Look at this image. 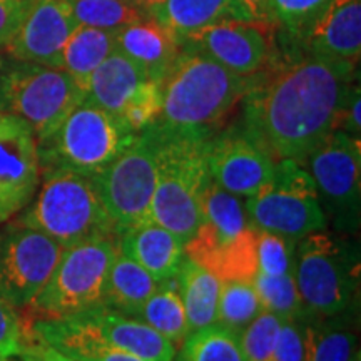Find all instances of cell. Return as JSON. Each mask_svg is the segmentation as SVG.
<instances>
[{"label": "cell", "instance_id": "obj_1", "mask_svg": "<svg viewBox=\"0 0 361 361\" xmlns=\"http://www.w3.org/2000/svg\"><path fill=\"white\" fill-rule=\"evenodd\" d=\"M356 75L355 62L295 49L276 67H263L252 75L238 128L274 161L293 159L303 166L338 128Z\"/></svg>", "mask_w": 361, "mask_h": 361}, {"label": "cell", "instance_id": "obj_2", "mask_svg": "<svg viewBox=\"0 0 361 361\" xmlns=\"http://www.w3.org/2000/svg\"><path fill=\"white\" fill-rule=\"evenodd\" d=\"M251 78L234 74L200 52L180 49L161 82L157 123L173 130L214 134L216 126L241 104Z\"/></svg>", "mask_w": 361, "mask_h": 361}, {"label": "cell", "instance_id": "obj_3", "mask_svg": "<svg viewBox=\"0 0 361 361\" xmlns=\"http://www.w3.org/2000/svg\"><path fill=\"white\" fill-rule=\"evenodd\" d=\"M40 188L20 211V224L51 236L62 247L101 238H117L94 176L69 169L40 173Z\"/></svg>", "mask_w": 361, "mask_h": 361}, {"label": "cell", "instance_id": "obj_4", "mask_svg": "<svg viewBox=\"0 0 361 361\" xmlns=\"http://www.w3.org/2000/svg\"><path fill=\"white\" fill-rule=\"evenodd\" d=\"M159 128L161 149L149 221L173 231L186 245L202 221L201 196L211 179L206 151L213 134Z\"/></svg>", "mask_w": 361, "mask_h": 361}, {"label": "cell", "instance_id": "obj_5", "mask_svg": "<svg viewBox=\"0 0 361 361\" xmlns=\"http://www.w3.org/2000/svg\"><path fill=\"white\" fill-rule=\"evenodd\" d=\"M135 135L121 117L84 99L47 137L37 141L40 173L69 169L96 176L123 154Z\"/></svg>", "mask_w": 361, "mask_h": 361}, {"label": "cell", "instance_id": "obj_6", "mask_svg": "<svg viewBox=\"0 0 361 361\" xmlns=\"http://www.w3.org/2000/svg\"><path fill=\"white\" fill-rule=\"evenodd\" d=\"M295 279L311 318L345 313L358 293V245L324 229L308 234L296 243Z\"/></svg>", "mask_w": 361, "mask_h": 361}, {"label": "cell", "instance_id": "obj_7", "mask_svg": "<svg viewBox=\"0 0 361 361\" xmlns=\"http://www.w3.org/2000/svg\"><path fill=\"white\" fill-rule=\"evenodd\" d=\"M84 97L79 84L59 67L17 61L0 74V112L25 121L37 141L47 137Z\"/></svg>", "mask_w": 361, "mask_h": 361}, {"label": "cell", "instance_id": "obj_8", "mask_svg": "<svg viewBox=\"0 0 361 361\" xmlns=\"http://www.w3.org/2000/svg\"><path fill=\"white\" fill-rule=\"evenodd\" d=\"M245 206L252 228L293 241L326 229L328 224L313 178L305 166L293 159L274 162L268 184L246 197Z\"/></svg>", "mask_w": 361, "mask_h": 361}, {"label": "cell", "instance_id": "obj_9", "mask_svg": "<svg viewBox=\"0 0 361 361\" xmlns=\"http://www.w3.org/2000/svg\"><path fill=\"white\" fill-rule=\"evenodd\" d=\"M117 238H101L66 247L42 291L27 310L37 318H62L102 303Z\"/></svg>", "mask_w": 361, "mask_h": 361}, {"label": "cell", "instance_id": "obj_10", "mask_svg": "<svg viewBox=\"0 0 361 361\" xmlns=\"http://www.w3.org/2000/svg\"><path fill=\"white\" fill-rule=\"evenodd\" d=\"M161 128L152 123L102 173L94 176L117 236L149 221L156 189Z\"/></svg>", "mask_w": 361, "mask_h": 361}, {"label": "cell", "instance_id": "obj_11", "mask_svg": "<svg viewBox=\"0 0 361 361\" xmlns=\"http://www.w3.org/2000/svg\"><path fill=\"white\" fill-rule=\"evenodd\" d=\"M326 221L340 233H355L361 216V141L335 129L306 157Z\"/></svg>", "mask_w": 361, "mask_h": 361}, {"label": "cell", "instance_id": "obj_12", "mask_svg": "<svg viewBox=\"0 0 361 361\" xmlns=\"http://www.w3.org/2000/svg\"><path fill=\"white\" fill-rule=\"evenodd\" d=\"M64 247L56 239L20 224L17 219L0 228V283L16 310H27L61 259Z\"/></svg>", "mask_w": 361, "mask_h": 361}, {"label": "cell", "instance_id": "obj_13", "mask_svg": "<svg viewBox=\"0 0 361 361\" xmlns=\"http://www.w3.org/2000/svg\"><path fill=\"white\" fill-rule=\"evenodd\" d=\"M39 183L34 130L20 117L0 112V226L32 201Z\"/></svg>", "mask_w": 361, "mask_h": 361}, {"label": "cell", "instance_id": "obj_14", "mask_svg": "<svg viewBox=\"0 0 361 361\" xmlns=\"http://www.w3.org/2000/svg\"><path fill=\"white\" fill-rule=\"evenodd\" d=\"M268 24L255 20H221L197 30L180 49L200 52L243 78L258 74L271 61Z\"/></svg>", "mask_w": 361, "mask_h": 361}, {"label": "cell", "instance_id": "obj_15", "mask_svg": "<svg viewBox=\"0 0 361 361\" xmlns=\"http://www.w3.org/2000/svg\"><path fill=\"white\" fill-rule=\"evenodd\" d=\"M206 162L209 178L218 186L246 200L268 184L276 161L264 147L234 126L226 133L211 135Z\"/></svg>", "mask_w": 361, "mask_h": 361}, {"label": "cell", "instance_id": "obj_16", "mask_svg": "<svg viewBox=\"0 0 361 361\" xmlns=\"http://www.w3.org/2000/svg\"><path fill=\"white\" fill-rule=\"evenodd\" d=\"M78 25L69 0H30L6 47L16 61L59 67L67 39Z\"/></svg>", "mask_w": 361, "mask_h": 361}, {"label": "cell", "instance_id": "obj_17", "mask_svg": "<svg viewBox=\"0 0 361 361\" xmlns=\"http://www.w3.org/2000/svg\"><path fill=\"white\" fill-rule=\"evenodd\" d=\"M24 335L34 336L59 353L78 361H144L104 340L85 311L62 318H37L24 323Z\"/></svg>", "mask_w": 361, "mask_h": 361}, {"label": "cell", "instance_id": "obj_18", "mask_svg": "<svg viewBox=\"0 0 361 361\" xmlns=\"http://www.w3.org/2000/svg\"><path fill=\"white\" fill-rule=\"evenodd\" d=\"M298 51L358 64L361 54V0H333L301 37Z\"/></svg>", "mask_w": 361, "mask_h": 361}, {"label": "cell", "instance_id": "obj_19", "mask_svg": "<svg viewBox=\"0 0 361 361\" xmlns=\"http://www.w3.org/2000/svg\"><path fill=\"white\" fill-rule=\"evenodd\" d=\"M117 247L142 266L157 283L174 278L186 256L183 239L152 221L121 233Z\"/></svg>", "mask_w": 361, "mask_h": 361}, {"label": "cell", "instance_id": "obj_20", "mask_svg": "<svg viewBox=\"0 0 361 361\" xmlns=\"http://www.w3.org/2000/svg\"><path fill=\"white\" fill-rule=\"evenodd\" d=\"M116 49L161 84L180 52L178 39L152 16L133 22L116 34Z\"/></svg>", "mask_w": 361, "mask_h": 361}, {"label": "cell", "instance_id": "obj_21", "mask_svg": "<svg viewBox=\"0 0 361 361\" xmlns=\"http://www.w3.org/2000/svg\"><path fill=\"white\" fill-rule=\"evenodd\" d=\"M85 313L104 340L144 361H174L176 345L141 319L116 313L102 303Z\"/></svg>", "mask_w": 361, "mask_h": 361}, {"label": "cell", "instance_id": "obj_22", "mask_svg": "<svg viewBox=\"0 0 361 361\" xmlns=\"http://www.w3.org/2000/svg\"><path fill=\"white\" fill-rule=\"evenodd\" d=\"M201 216L200 228L184 245V251L223 245L245 229L252 228L245 200L218 186L213 179H209L202 191Z\"/></svg>", "mask_w": 361, "mask_h": 361}, {"label": "cell", "instance_id": "obj_23", "mask_svg": "<svg viewBox=\"0 0 361 361\" xmlns=\"http://www.w3.org/2000/svg\"><path fill=\"white\" fill-rule=\"evenodd\" d=\"M146 80H151L146 72L116 49L90 75L84 99L121 117Z\"/></svg>", "mask_w": 361, "mask_h": 361}, {"label": "cell", "instance_id": "obj_24", "mask_svg": "<svg viewBox=\"0 0 361 361\" xmlns=\"http://www.w3.org/2000/svg\"><path fill=\"white\" fill-rule=\"evenodd\" d=\"M180 45L188 35L221 20H251L238 0H166L151 13Z\"/></svg>", "mask_w": 361, "mask_h": 361}, {"label": "cell", "instance_id": "obj_25", "mask_svg": "<svg viewBox=\"0 0 361 361\" xmlns=\"http://www.w3.org/2000/svg\"><path fill=\"white\" fill-rule=\"evenodd\" d=\"M258 229L247 228L223 245L188 250L186 256L214 273L221 281H251L258 271Z\"/></svg>", "mask_w": 361, "mask_h": 361}, {"label": "cell", "instance_id": "obj_26", "mask_svg": "<svg viewBox=\"0 0 361 361\" xmlns=\"http://www.w3.org/2000/svg\"><path fill=\"white\" fill-rule=\"evenodd\" d=\"M174 279L186 311L189 333L214 324L223 281L188 256H184Z\"/></svg>", "mask_w": 361, "mask_h": 361}, {"label": "cell", "instance_id": "obj_27", "mask_svg": "<svg viewBox=\"0 0 361 361\" xmlns=\"http://www.w3.org/2000/svg\"><path fill=\"white\" fill-rule=\"evenodd\" d=\"M157 284L142 266L117 250L107 274L102 305L116 313L134 316L156 291Z\"/></svg>", "mask_w": 361, "mask_h": 361}, {"label": "cell", "instance_id": "obj_28", "mask_svg": "<svg viewBox=\"0 0 361 361\" xmlns=\"http://www.w3.org/2000/svg\"><path fill=\"white\" fill-rule=\"evenodd\" d=\"M114 51V32L78 25L64 45L59 69L66 71L85 94L90 75Z\"/></svg>", "mask_w": 361, "mask_h": 361}, {"label": "cell", "instance_id": "obj_29", "mask_svg": "<svg viewBox=\"0 0 361 361\" xmlns=\"http://www.w3.org/2000/svg\"><path fill=\"white\" fill-rule=\"evenodd\" d=\"M350 311V310H348ZM345 313L306 322L305 361H351L358 353V338Z\"/></svg>", "mask_w": 361, "mask_h": 361}, {"label": "cell", "instance_id": "obj_30", "mask_svg": "<svg viewBox=\"0 0 361 361\" xmlns=\"http://www.w3.org/2000/svg\"><path fill=\"white\" fill-rule=\"evenodd\" d=\"M130 318L141 319L174 345H179L189 335L186 311L174 278L157 284L156 291Z\"/></svg>", "mask_w": 361, "mask_h": 361}, {"label": "cell", "instance_id": "obj_31", "mask_svg": "<svg viewBox=\"0 0 361 361\" xmlns=\"http://www.w3.org/2000/svg\"><path fill=\"white\" fill-rule=\"evenodd\" d=\"M178 361H246L239 335L214 323L184 338Z\"/></svg>", "mask_w": 361, "mask_h": 361}, {"label": "cell", "instance_id": "obj_32", "mask_svg": "<svg viewBox=\"0 0 361 361\" xmlns=\"http://www.w3.org/2000/svg\"><path fill=\"white\" fill-rule=\"evenodd\" d=\"M79 25L117 34L133 22L149 16L133 0H69Z\"/></svg>", "mask_w": 361, "mask_h": 361}, {"label": "cell", "instance_id": "obj_33", "mask_svg": "<svg viewBox=\"0 0 361 361\" xmlns=\"http://www.w3.org/2000/svg\"><path fill=\"white\" fill-rule=\"evenodd\" d=\"M263 306L251 281H223L218 301L216 323L241 335L247 324L256 319Z\"/></svg>", "mask_w": 361, "mask_h": 361}, {"label": "cell", "instance_id": "obj_34", "mask_svg": "<svg viewBox=\"0 0 361 361\" xmlns=\"http://www.w3.org/2000/svg\"><path fill=\"white\" fill-rule=\"evenodd\" d=\"M258 295L263 311L279 316L283 322L286 319H310L303 301L298 293L295 274L286 276H269V274L256 273L251 279Z\"/></svg>", "mask_w": 361, "mask_h": 361}, {"label": "cell", "instance_id": "obj_35", "mask_svg": "<svg viewBox=\"0 0 361 361\" xmlns=\"http://www.w3.org/2000/svg\"><path fill=\"white\" fill-rule=\"evenodd\" d=\"M333 0H271L273 25L281 27L288 37H301Z\"/></svg>", "mask_w": 361, "mask_h": 361}, {"label": "cell", "instance_id": "obj_36", "mask_svg": "<svg viewBox=\"0 0 361 361\" xmlns=\"http://www.w3.org/2000/svg\"><path fill=\"white\" fill-rule=\"evenodd\" d=\"M281 323L279 316L261 311L255 322L243 329L239 343L246 361H273Z\"/></svg>", "mask_w": 361, "mask_h": 361}, {"label": "cell", "instance_id": "obj_37", "mask_svg": "<svg viewBox=\"0 0 361 361\" xmlns=\"http://www.w3.org/2000/svg\"><path fill=\"white\" fill-rule=\"evenodd\" d=\"M296 243L279 234L258 231L256 255H258V271L256 273L269 276H286L295 274Z\"/></svg>", "mask_w": 361, "mask_h": 361}, {"label": "cell", "instance_id": "obj_38", "mask_svg": "<svg viewBox=\"0 0 361 361\" xmlns=\"http://www.w3.org/2000/svg\"><path fill=\"white\" fill-rule=\"evenodd\" d=\"M162 106V94H161V84L154 82V80H146L134 97L130 99L128 106L121 116V119L129 126L134 133H141L146 128H149L152 123H156L159 117Z\"/></svg>", "mask_w": 361, "mask_h": 361}, {"label": "cell", "instance_id": "obj_39", "mask_svg": "<svg viewBox=\"0 0 361 361\" xmlns=\"http://www.w3.org/2000/svg\"><path fill=\"white\" fill-rule=\"evenodd\" d=\"M24 348V324L17 310L7 300L2 283H0V356L13 358Z\"/></svg>", "mask_w": 361, "mask_h": 361}, {"label": "cell", "instance_id": "obj_40", "mask_svg": "<svg viewBox=\"0 0 361 361\" xmlns=\"http://www.w3.org/2000/svg\"><path fill=\"white\" fill-rule=\"evenodd\" d=\"M308 319H286L281 323L273 361H305V338Z\"/></svg>", "mask_w": 361, "mask_h": 361}, {"label": "cell", "instance_id": "obj_41", "mask_svg": "<svg viewBox=\"0 0 361 361\" xmlns=\"http://www.w3.org/2000/svg\"><path fill=\"white\" fill-rule=\"evenodd\" d=\"M360 107H361V92H360V82L358 79H356V82L351 85L348 96H346V101L341 107L336 129L345 130L346 134L360 139V134H361Z\"/></svg>", "mask_w": 361, "mask_h": 361}, {"label": "cell", "instance_id": "obj_42", "mask_svg": "<svg viewBox=\"0 0 361 361\" xmlns=\"http://www.w3.org/2000/svg\"><path fill=\"white\" fill-rule=\"evenodd\" d=\"M30 0H0V45H6L19 27Z\"/></svg>", "mask_w": 361, "mask_h": 361}, {"label": "cell", "instance_id": "obj_43", "mask_svg": "<svg viewBox=\"0 0 361 361\" xmlns=\"http://www.w3.org/2000/svg\"><path fill=\"white\" fill-rule=\"evenodd\" d=\"M19 358L22 361H78L59 353L57 350L44 345L42 341L35 340L34 336L29 335H24V348H22Z\"/></svg>", "mask_w": 361, "mask_h": 361}, {"label": "cell", "instance_id": "obj_44", "mask_svg": "<svg viewBox=\"0 0 361 361\" xmlns=\"http://www.w3.org/2000/svg\"><path fill=\"white\" fill-rule=\"evenodd\" d=\"M245 8L251 20L261 22V24L273 25V16H271V0H238Z\"/></svg>", "mask_w": 361, "mask_h": 361}, {"label": "cell", "instance_id": "obj_45", "mask_svg": "<svg viewBox=\"0 0 361 361\" xmlns=\"http://www.w3.org/2000/svg\"><path fill=\"white\" fill-rule=\"evenodd\" d=\"M133 2H134L137 7H141L144 12L151 16V13L154 12L156 8H159V7L162 6V4L166 2V0H133Z\"/></svg>", "mask_w": 361, "mask_h": 361}, {"label": "cell", "instance_id": "obj_46", "mask_svg": "<svg viewBox=\"0 0 361 361\" xmlns=\"http://www.w3.org/2000/svg\"><path fill=\"white\" fill-rule=\"evenodd\" d=\"M351 361H361V356H360V351H358V353H356L355 356H353V360H351Z\"/></svg>", "mask_w": 361, "mask_h": 361}, {"label": "cell", "instance_id": "obj_47", "mask_svg": "<svg viewBox=\"0 0 361 361\" xmlns=\"http://www.w3.org/2000/svg\"><path fill=\"white\" fill-rule=\"evenodd\" d=\"M0 361H8V358H4V356H0Z\"/></svg>", "mask_w": 361, "mask_h": 361}]
</instances>
